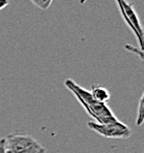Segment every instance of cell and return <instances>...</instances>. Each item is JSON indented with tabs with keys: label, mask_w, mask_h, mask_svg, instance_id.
I'll use <instances>...</instances> for the list:
<instances>
[{
	"label": "cell",
	"mask_w": 144,
	"mask_h": 153,
	"mask_svg": "<svg viewBox=\"0 0 144 153\" xmlns=\"http://www.w3.org/2000/svg\"><path fill=\"white\" fill-rule=\"evenodd\" d=\"M6 153H46V148L32 136L22 132L10 134L4 138Z\"/></svg>",
	"instance_id": "cell-2"
},
{
	"label": "cell",
	"mask_w": 144,
	"mask_h": 153,
	"mask_svg": "<svg viewBox=\"0 0 144 153\" xmlns=\"http://www.w3.org/2000/svg\"><path fill=\"white\" fill-rule=\"evenodd\" d=\"M144 121V94L140 96L138 103V112H137V119H136V124L137 126L141 127Z\"/></svg>",
	"instance_id": "cell-6"
},
{
	"label": "cell",
	"mask_w": 144,
	"mask_h": 153,
	"mask_svg": "<svg viewBox=\"0 0 144 153\" xmlns=\"http://www.w3.org/2000/svg\"><path fill=\"white\" fill-rule=\"evenodd\" d=\"M30 1L40 10H48L53 0H30Z\"/></svg>",
	"instance_id": "cell-7"
},
{
	"label": "cell",
	"mask_w": 144,
	"mask_h": 153,
	"mask_svg": "<svg viewBox=\"0 0 144 153\" xmlns=\"http://www.w3.org/2000/svg\"><path fill=\"white\" fill-rule=\"evenodd\" d=\"M0 153H6L5 152V145H4V138L0 139Z\"/></svg>",
	"instance_id": "cell-9"
},
{
	"label": "cell",
	"mask_w": 144,
	"mask_h": 153,
	"mask_svg": "<svg viewBox=\"0 0 144 153\" xmlns=\"http://www.w3.org/2000/svg\"><path fill=\"white\" fill-rule=\"evenodd\" d=\"M90 93L92 95V97L98 102H102V103H107L109 102L110 100V94L109 90L107 88H105L104 86H101V85H92L91 90H90Z\"/></svg>",
	"instance_id": "cell-5"
},
{
	"label": "cell",
	"mask_w": 144,
	"mask_h": 153,
	"mask_svg": "<svg viewBox=\"0 0 144 153\" xmlns=\"http://www.w3.org/2000/svg\"><path fill=\"white\" fill-rule=\"evenodd\" d=\"M87 126L100 136L108 139H128L132 136V129L121 121L113 123H98L96 121H89Z\"/></svg>",
	"instance_id": "cell-3"
},
{
	"label": "cell",
	"mask_w": 144,
	"mask_h": 153,
	"mask_svg": "<svg viewBox=\"0 0 144 153\" xmlns=\"http://www.w3.org/2000/svg\"><path fill=\"white\" fill-rule=\"evenodd\" d=\"M64 85L77 98L80 105L86 111V113L96 120V122L106 124V123H113L118 121L117 117L114 115L112 110L107 105V103L96 102L92 97L90 91L82 88L80 85H78L71 79H66L64 81Z\"/></svg>",
	"instance_id": "cell-1"
},
{
	"label": "cell",
	"mask_w": 144,
	"mask_h": 153,
	"mask_svg": "<svg viewBox=\"0 0 144 153\" xmlns=\"http://www.w3.org/2000/svg\"><path fill=\"white\" fill-rule=\"evenodd\" d=\"M117 6L120 10L121 17L123 18L125 24L130 27V29L132 30V32L135 34V36L137 37L139 42V48L140 51L143 52V28L142 25L140 23V20L137 15V13L135 12L134 7L130 2H128L127 0H115Z\"/></svg>",
	"instance_id": "cell-4"
},
{
	"label": "cell",
	"mask_w": 144,
	"mask_h": 153,
	"mask_svg": "<svg viewBox=\"0 0 144 153\" xmlns=\"http://www.w3.org/2000/svg\"><path fill=\"white\" fill-rule=\"evenodd\" d=\"M10 3V0H0V10H2L3 8H5Z\"/></svg>",
	"instance_id": "cell-8"
}]
</instances>
